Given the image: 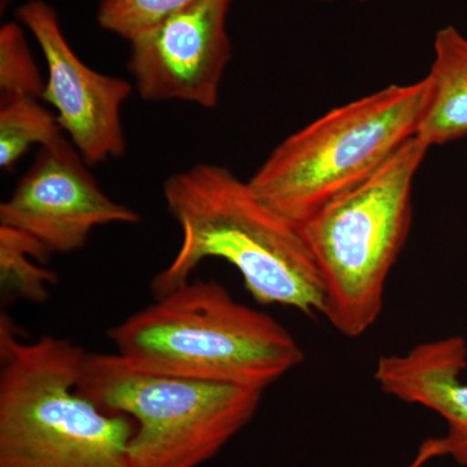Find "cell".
Here are the masks:
<instances>
[{"mask_svg":"<svg viewBox=\"0 0 467 467\" xmlns=\"http://www.w3.org/2000/svg\"><path fill=\"white\" fill-rule=\"evenodd\" d=\"M164 196L182 241L150 282L155 299L189 282L202 261L221 259L241 273L257 303L324 313V282L300 225L267 207L248 182L220 165L199 164L169 177Z\"/></svg>","mask_w":467,"mask_h":467,"instance_id":"6da1fadb","label":"cell"},{"mask_svg":"<svg viewBox=\"0 0 467 467\" xmlns=\"http://www.w3.org/2000/svg\"><path fill=\"white\" fill-rule=\"evenodd\" d=\"M109 337L134 368L264 391L304 359L275 318L214 279L189 281L116 325Z\"/></svg>","mask_w":467,"mask_h":467,"instance_id":"7a4b0ae2","label":"cell"},{"mask_svg":"<svg viewBox=\"0 0 467 467\" xmlns=\"http://www.w3.org/2000/svg\"><path fill=\"white\" fill-rule=\"evenodd\" d=\"M85 350L64 337L21 340L0 317V467H130L137 425L78 391Z\"/></svg>","mask_w":467,"mask_h":467,"instance_id":"3957f363","label":"cell"},{"mask_svg":"<svg viewBox=\"0 0 467 467\" xmlns=\"http://www.w3.org/2000/svg\"><path fill=\"white\" fill-rule=\"evenodd\" d=\"M426 77L337 107L285 138L248 184L296 225L376 173L411 138L425 112Z\"/></svg>","mask_w":467,"mask_h":467,"instance_id":"277c9868","label":"cell"},{"mask_svg":"<svg viewBox=\"0 0 467 467\" xmlns=\"http://www.w3.org/2000/svg\"><path fill=\"white\" fill-rule=\"evenodd\" d=\"M427 150L411 138L379 171L300 225L324 282L322 316L346 337L367 333L382 313L387 278L410 230L414 177Z\"/></svg>","mask_w":467,"mask_h":467,"instance_id":"5b68a950","label":"cell"},{"mask_svg":"<svg viewBox=\"0 0 467 467\" xmlns=\"http://www.w3.org/2000/svg\"><path fill=\"white\" fill-rule=\"evenodd\" d=\"M78 391L137 429L130 467H199L247 425L263 392L134 368L119 353L86 352Z\"/></svg>","mask_w":467,"mask_h":467,"instance_id":"8992f818","label":"cell"},{"mask_svg":"<svg viewBox=\"0 0 467 467\" xmlns=\"http://www.w3.org/2000/svg\"><path fill=\"white\" fill-rule=\"evenodd\" d=\"M82 159L64 137L42 147L0 204V225L29 234L48 254H69L85 247L95 227L140 223L137 212L101 192Z\"/></svg>","mask_w":467,"mask_h":467,"instance_id":"52a82bcc","label":"cell"},{"mask_svg":"<svg viewBox=\"0 0 467 467\" xmlns=\"http://www.w3.org/2000/svg\"><path fill=\"white\" fill-rule=\"evenodd\" d=\"M230 5L232 0H195L129 39V70L143 99L216 107L232 57Z\"/></svg>","mask_w":467,"mask_h":467,"instance_id":"ba28073f","label":"cell"},{"mask_svg":"<svg viewBox=\"0 0 467 467\" xmlns=\"http://www.w3.org/2000/svg\"><path fill=\"white\" fill-rule=\"evenodd\" d=\"M17 15L39 43L47 63L42 98L57 110L58 124L79 155L90 164L121 156L125 150L121 109L131 95V85L86 66L67 42L50 5L33 0Z\"/></svg>","mask_w":467,"mask_h":467,"instance_id":"9c48e42d","label":"cell"},{"mask_svg":"<svg viewBox=\"0 0 467 467\" xmlns=\"http://www.w3.org/2000/svg\"><path fill=\"white\" fill-rule=\"evenodd\" d=\"M467 368V344L461 337L418 344L405 355L383 356L378 361L377 383L387 395L422 405L444 418L448 432L420 448L416 461L451 456L467 467V383L460 377Z\"/></svg>","mask_w":467,"mask_h":467,"instance_id":"30bf717a","label":"cell"},{"mask_svg":"<svg viewBox=\"0 0 467 467\" xmlns=\"http://www.w3.org/2000/svg\"><path fill=\"white\" fill-rule=\"evenodd\" d=\"M429 95L416 137L425 146H441L467 135V38L457 27L435 36Z\"/></svg>","mask_w":467,"mask_h":467,"instance_id":"8fae6325","label":"cell"},{"mask_svg":"<svg viewBox=\"0 0 467 467\" xmlns=\"http://www.w3.org/2000/svg\"><path fill=\"white\" fill-rule=\"evenodd\" d=\"M48 256L47 250L29 234L0 225V291L5 303L42 304L48 300L57 275L34 263H43Z\"/></svg>","mask_w":467,"mask_h":467,"instance_id":"7c38bea8","label":"cell"},{"mask_svg":"<svg viewBox=\"0 0 467 467\" xmlns=\"http://www.w3.org/2000/svg\"><path fill=\"white\" fill-rule=\"evenodd\" d=\"M63 138L57 117L34 98H12L0 104V167L9 169L34 144L50 146Z\"/></svg>","mask_w":467,"mask_h":467,"instance_id":"4fadbf2b","label":"cell"},{"mask_svg":"<svg viewBox=\"0 0 467 467\" xmlns=\"http://www.w3.org/2000/svg\"><path fill=\"white\" fill-rule=\"evenodd\" d=\"M45 82L34 63L32 54L20 27L7 24L0 30V97L2 100L12 98L43 97Z\"/></svg>","mask_w":467,"mask_h":467,"instance_id":"5bb4252c","label":"cell"},{"mask_svg":"<svg viewBox=\"0 0 467 467\" xmlns=\"http://www.w3.org/2000/svg\"><path fill=\"white\" fill-rule=\"evenodd\" d=\"M195 0H101L98 21L103 29L133 38Z\"/></svg>","mask_w":467,"mask_h":467,"instance_id":"9a60e30c","label":"cell"},{"mask_svg":"<svg viewBox=\"0 0 467 467\" xmlns=\"http://www.w3.org/2000/svg\"><path fill=\"white\" fill-rule=\"evenodd\" d=\"M359 2H364V0H359Z\"/></svg>","mask_w":467,"mask_h":467,"instance_id":"2e32d148","label":"cell"}]
</instances>
